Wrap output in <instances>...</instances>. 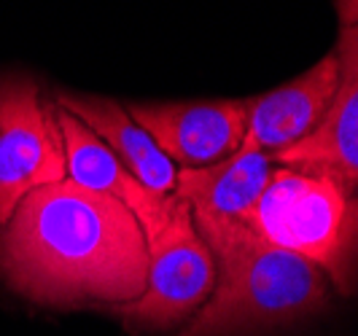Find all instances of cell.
Masks as SVG:
<instances>
[{"mask_svg": "<svg viewBox=\"0 0 358 336\" xmlns=\"http://www.w3.org/2000/svg\"><path fill=\"white\" fill-rule=\"evenodd\" d=\"M0 280L43 307L129 304L148 283L143 226L116 196L41 186L0 226Z\"/></svg>", "mask_w": 358, "mask_h": 336, "instance_id": "obj_1", "label": "cell"}, {"mask_svg": "<svg viewBox=\"0 0 358 336\" xmlns=\"http://www.w3.org/2000/svg\"><path fill=\"white\" fill-rule=\"evenodd\" d=\"M192 215L215 258V288L178 336H243L326 307V275L302 256L272 245L240 218Z\"/></svg>", "mask_w": 358, "mask_h": 336, "instance_id": "obj_2", "label": "cell"}, {"mask_svg": "<svg viewBox=\"0 0 358 336\" xmlns=\"http://www.w3.org/2000/svg\"><path fill=\"white\" fill-rule=\"evenodd\" d=\"M240 221L321 269L342 293L356 288L358 191L342 180L278 167L264 194Z\"/></svg>", "mask_w": 358, "mask_h": 336, "instance_id": "obj_3", "label": "cell"}, {"mask_svg": "<svg viewBox=\"0 0 358 336\" xmlns=\"http://www.w3.org/2000/svg\"><path fill=\"white\" fill-rule=\"evenodd\" d=\"M148 242V283L141 299L113 307L135 328L162 331L192 318L215 288V258L202 240L192 207L176 191L162 215L143 231Z\"/></svg>", "mask_w": 358, "mask_h": 336, "instance_id": "obj_4", "label": "cell"}, {"mask_svg": "<svg viewBox=\"0 0 358 336\" xmlns=\"http://www.w3.org/2000/svg\"><path fill=\"white\" fill-rule=\"evenodd\" d=\"M65 177L57 103L43 100L36 78H0V226L30 191Z\"/></svg>", "mask_w": 358, "mask_h": 336, "instance_id": "obj_5", "label": "cell"}, {"mask_svg": "<svg viewBox=\"0 0 358 336\" xmlns=\"http://www.w3.org/2000/svg\"><path fill=\"white\" fill-rule=\"evenodd\" d=\"M127 113L154 138L162 154L180 167H208L232 156L248 129L245 100L129 105Z\"/></svg>", "mask_w": 358, "mask_h": 336, "instance_id": "obj_6", "label": "cell"}, {"mask_svg": "<svg viewBox=\"0 0 358 336\" xmlns=\"http://www.w3.org/2000/svg\"><path fill=\"white\" fill-rule=\"evenodd\" d=\"M340 84L323 122L305 140L272 154V164L299 173H321L358 191V24L342 27L337 41Z\"/></svg>", "mask_w": 358, "mask_h": 336, "instance_id": "obj_7", "label": "cell"}, {"mask_svg": "<svg viewBox=\"0 0 358 336\" xmlns=\"http://www.w3.org/2000/svg\"><path fill=\"white\" fill-rule=\"evenodd\" d=\"M337 84H340V59L337 52H331L294 81L272 89L267 94H259L253 100H245L248 108L245 140L269 156L305 140L323 122Z\"/></svg>", "mask_w": 358, "mask_h": 336, "instance_id": "obj_8", "label": "cell"}, {"mask_svg": "<svg viewBox=\"0 0 358 336\" xmlns=\"http://www.w3.org/2000/svg\"><path fill=\"white\" fill-rule=\"evenodd\" d=\"M54 103L90 126L148 191L159 196L176 191V164L162 154L154 138L141 124H135L127 108L116 100L57 92Z\"/></svg>", "mask_w": 358, "mask_h": 336, "instance_id": "obj_9", "label": "cell"}, {"mask_svg": "<svg viewBox=\"0 0 358 336\" xmlns=\"http://www.w3.org/2000/svg\"><path fill=\"white\" fill-rule=\"evenodd\" d=\"M272 177V159L262 148L243 140L232 156L208 167H180L176 194L192 212L243 218L264 194Z\"/></svg>", "mask_w": 358, "mask_h": 336, "instance_id": "obj_10", "label": "cell"}, {"mask_svg": "<svg viewBox=\"0 0 358 336\" xmlns=\"http://www.w3.org/2000/svg\"><path fill=\"white\" fill-rule=\"evenodd\" d=\"M57 119L62 129V140H65V167H68V180L92 189V191H103V194L116 196L119 202H124L129 210L135 212V218L141 221L143 231L157 221L164 210V199L154 191H148L138 177L127 170L119 161V156L100 140L84 122H78L73 113L57 105Z\"/></svg>", "mask_w": 358, "mask_h": 336, "instance_id": "obj_11", "label": "cell"}, {"mask_svg": "<svg viewBox=\"0 0 358 336\" xmlns=\"http://www.w3.org/2000/svg\"><path fill=\"white\" fill-rule=\"evenodd\" d=\"M337 14L342 27H356L358 24V0H337Z\"/></svg>", "mask_w": 358, "mask_h": 336, "instance_id": "obj_12", "label": "cell"}]
</instances>
